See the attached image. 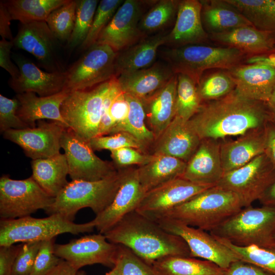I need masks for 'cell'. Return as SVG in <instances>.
I'll return each instance as SVG.
<instances>
[{"label":"cell","mask_w":275,"mask_h":275,"mask_svg":"<svg viewBox=\"0 0 275 275\" xmlns=\"http://www.w3.org/2000/svg\"><path fill=\"white\" fill-rule=\"evenodd\" d=\"M110 152L112 162L117 170L146 164L154 157L153 154L132 147H124Z\"/></svg>","instance_id":"cell-50"},{"label":"cell","mask_w":275,"mask_h":275,"mask_svg":"<svg viewBox=\"0 0 275 275\" xmlns=\"http://www.w3.org/2000/svg\"><path fill=\"white\" fill-rule=\"evenodd\" d=\"M151 266L156 275H224V272L212 262L182 256L164 257Z\"/></svg>","instance_id":"cell-35"},{"label":"cell","mask_w":275,"mask_h":275,"mask_svg":"<svg viewBox=\"0 0 275 275\" xmlns=\"http://www.w3.org/2000/svg\"><path fill=\"white\" fill-rule=\"evenodd\" d=\"M22 244L0 246V275H12L15 259Z\"/></svg>","instance_id":"cell-52"},{"label":"cell","mask_w":275,"mask_h":275,"mask_svg":"<svg viewBox=\"0 0 275 275\" xmlns=\"http://www.w3.org/2000/svg\"><path fill=\"white\" fill-rule=\"evenodd\" d=\"M163 57L175 74H183L198 85L204 72L219 68L228 70L241 64L248 56L234 48L199 44L173 47L163 52Z\"/></svg>","instance_id":"cell-6"},{"label":"cell","mask_w":275,"mask_h":275,"mask_svg":"<svg viewBox=\"0 0 275 275\" xmlns=\"http://www.w3.org/2000/svg\"><path fill=\"white\" fill-rule=\"evenodd\" d=\"M203 102L225 97L236 88V85L226 70H222L202 77L198 85Z\"/></svg>","instance_id":"cell-41"},{"label":"cell","mask_w":275,"mask_h":275,"mask_svg":"<svg viewBox=\"0 0 275 275\" xmlns=\"http://www.w3.org/2000/svg\"><path fill=\"white\" fill-rule=\"evenodd\" d=\"M256 29L275 36V1L226 0Z\"/></svg>","instance_id":"cell-36"},{"label":"cell","mask_w":275,"mask_h":275,"mask_svg":"<svg viewBox=\"0 0 275 275\" xmlns=\"http://www.w3.org/2000/svg\"><path fill=\"white\" fill-rule=\"evenodd\" d=\"M55 238L41 241L31 275H47L62 259L54 253Z\"/></svg>","instance_id":"cell-48"},{"label":"cell","mask_w":275,"mask_h":275,"mask_svg":"<svg viewBox=\"0 0 275 275\" xmlns=\"http://www.w3.org/2000/svg\"><path fill=\"white\" fill-rule=\"evenodd\" d=\"M210 233L239 246H275V208L245 207Z\"/></svg>","instance_id":"cell-5"},{"label":"cell","mask_w":275,"mask_h":275,"mask_svg":"<svg viewBox=\"0 0 275 275\" xmlns=\"http://www.w3.org/2000/svg\"><path fill=\"white\" fill-rule=\"evenodd\" d=\"M105 275H121V266L119 258H118L115 265L109 271L106 273Z\"/></svg>","instance_id":"cell-61"},{"label":"cell","mask_w":275,"mask_h":275,"mask_svg":"<svg viewBox=\"0 0 275 275\" xmlns=\"http://www.w3.org/2000/svg\"><path fill=\"white\" fill-rule=\"evenodd\" d=\"M97 0L76 1V13L74 28L68 41L69 47L81 46L91 28L99 2Z\"/></svg>","instance_id":"cell-43"},{"label":"cell","mask_w":275,"mask_h":275,"mask_svg":"<svg viewBox=\"0 0 275 275\" xmlns=\"http://www.w3.org/2000/svg\"><path fill=\"white\" fill-rule=\"evenodd\" d=\"M118 52L105 44H95L66 72L63 90L68 92L91 88L116 76Z\"/></svg>","instance_id":"cell-10"},{"label":"cell","mask_w":275,"mask_h":275,"mask_svg":"<svg viewBox=\"0 0 275 275\" xmlns=\"http://www.w3.org/2000/svg\"><path fill=\"white\" fill-rule=\"evenodd\" d=\"M265 126L240 135L236 140L221 142L220 153L224 173L237 169L264 153Z\"/></svg>","instance_id":"cell-27"},{"label":"cell","mask_w":275,"mask_h":275,"mask_svg":"<svg viewBox=\"0 0 275 275\" xmlns=\"http://www.w3.org/2000/svg\"><path fill=\"white\" fill-rule=\"evenodd\" d=\"M219 140H201L197 150L186 162L181 178L193 183L214 186L223 177Z\"/></svg>","instance_id":"cell-21"},{"label":"cell","mask_w":275,"mask_h":275,"mask_svg":"<svg viewBox=\"0 0 275 275\" xmlns=\"http://www.w3.org/2000/svg\"><path fill=\"white\" fill-rule=\"evenodd\" d=\"M78 271L68 262L62 259L58 265L47 275H76Z\"/></svg>","instance_id":"cell-57"},{"label":"cell","mask_w":275,"mask_h":275,"mask_svg":"<svg viewBox=\"0 0 275 275\" xmlns=\"http://www.w3.org/2000/svg\"><path fill=\"white\" fill-rule=\"evenodd\" d=\"M176 116L188 121L199 110L203 102L198 85L188 76L177 74Z\"/></svg>","instance_id":"cell-38"},{"label":"cell","mask_w":275,"mask_h":275,"mask_svg":"<svg viewBox=\"0 0 275 275\" xmlns=\"http://www.w3.org/2000/svg\"><path fill=\"white\" fill-rule=\"evenodd\" d=\"M68 0H9L2 1L7 9L12 20L26 23L46 21L54 10L66 4Z\"/></svg>","instance_id":"cell-37"},{"label":"cell","mask_w":275,"mask_h":275,"mask_svg":"<svg viewBox=\"0 0 275 275\" xmlns=\"http://www.w3.org/2000/svg\"><path fill=\"white\" fill-rule=\"evenodd\" d=\"M122 3L123 1L121 0H102L99 3L91 28L86 40L80 46L82 49H89L95 44L99 35Z\"/></svg>","instance_id":"cell-45"},{"label":"cell","mask_w":275,"mask_h":275,"mask_svg":"<svg viewBox=\"0 0 275 275\" xmlns=\"http://www.w3.org/2000/svg\"><path fill=\"white\" fill-rule=\"evenodd\" d=\"M119 245L107 240L103 234L85 235L65 244H55L54 253L79 269L100 264L113 268L119 256Z\"/></svg>","instance_id":"cell-14"},{"label":"cell","mask_w":275,"mask_h":275,"mask_svg":"<svg viewBox=\"0 0 275 275\" xmlns=\"http://www.w3.org/2000/svg\"><path fill=\"white\" fill-rule=\"evenodd\" d=\"M265 133L264 153L275 168V125L268 122L265 126Z\"/></svg>","instance_id":"cell-55"},{"label":"cell","mask_w":275,"mask_h":275,"mask_svg":"<svg viewBox=\"0 0 275 275\" xmlns=\"http://www.w3.org/2000/svg\"><path fill=\"white\" fill-rule=\"evenodd\" d=\"M259 201L262 205L275 208V182L266 190Z\"/></svg>","instance_id":"cell-59"},{"label":"cell","mask_w":275,"mask_h":275,"mask_svg":"<svg viewBox=\"0 0 275 275\" xmlns=\"http://www.w3.org/2000/svg\"><path fill=\"white\" fill-rule=\"evenodd\" d=\"M156 222L169 233L183 239L189 248L190 257L212 262L223 269L238 260L229 248L206 231L167 217Z\"/></svg>","instance_id":"cell-13"},{"label":"cell","mask_w":275,"mask_h":275,"mask_svg":"<svg viewBox=\"0 0 275 275\" xmlns=\"http://www.w3.org/2000/svg\"><path fill=\"white\" fill-rule=\"evenodd\" d=\"M13 46L12 41L2 39L0 41V66L9 73L11 78L17 77L20 73L18 67L11 59V50Z\"/></svg>","instance_id":"cell-54"},{"label":"cell","mask_w":275,"mask_h":275,"mask_svg":"<svg viewBox=\"0 0 275 275\" xmlns=\"http://www.w3.org/2000/svg\"><path fill=\"white\" fill-rule=\"evenodd\" d=\"M243 207L238 195L214 185L173 208L162 218L210 232Z\"/></svg>","instance_id":"cell-3"},{"label":"cell","mask_w":275,"mask_h":275,"mask_svg":"<svg viewBox=\"0 0 275 275\" xmlns=\"http://www.w3.org/2000/svg\"><path fill=\"white\" fill-rule=\"evenodd\" d=\"M141 3L126 0L118 9L95 44H105L119 52L136 44L143 33L139 28L142 18Z\"/></svg>","instance_id":"cell-17"},{"label":"cell","mask_w":275,"mask_h":275,"mask_svg":"<svg viewBox=\"0 0 275 275\" xmlns=\"http://www.w3.org/2000/svg\"><path fill=\"white\" fill-rule=\"evenodd\" d=\"M210 36L214 41L236 48L249 57L268 53L275 49V36L253 26H242Z\"/></svg>","instance_id":"cell-29"},{"label":"cell","mask_w":275,"mask_h":275,"mask_svg":"<svg viewBox=\"0 0 275 275\" xmlns=\"http://www.w3.org/2000/svg\"><path fill=\"white\" fill-rule=\"evenodd\" d=\"M265 103L269 115V122L275 125V88Z\"/></svg>","instance_id":"cell-60"},{"label":"cell","mask_w":275,"mask_h":275,"mask_svg":"<svg viewBox=\"0 0 275 275\" xmlns=\"http://www.w3.org/2000/svg\"><path fill=\"white\" fill-rule=\"evenodd\" d=\"M61 147L64 150L72 180H99L114 175L118 171L112 161L97 156L89 141L70 128H65L62 132Z\"/></svg>","instance_id":"cell-12"},{"label":"cell","mask_w":275,"mask_h":275,"mask_svg":"<svg viewBox=\"0 0 275 275\" xmlns=\"http://www.w3.org/2000/svg\"><path fill=\"white\" fill-rule=\"evenodd\" d=\"M213 236L229 248L238 260L257 266L275 274V246H239L223 238Z\"/></svg>","instance_id":"cell-39"},{"label":"cell","mask_w":275,"mask_h":275,"mask_svg":"<svg viewBox=\"0 0 275 275\" xmlns=\"http://www.w3.org/2000/svg\"><path fill=\"white\" fill-rule=\"evenodd\" d=\"M186 166V162L176 157L154 155L153 159L149 163L137 167L140 184L146 193L181 177Z\"/></svg>","instance_id":"cell-34"},{"label":"cell","mask_w":275,"mask_h":275,"mask_svg":"<svg viewBox=\"0 0 275 275\" xmlns=\"http://www.w3.org/2000/svg\"><path fill=\"white\" fill-rule=\"evenodd\" d=\"M32 177L49 196L56 197L68 183L69 168L65 154L33 159Z\"/></svg>","instance_id":"cell-33"},{"label":"cell","mask_w":275,"mask_h":275,"mask_svg":"<svg viewBox=\"0 0 275 275\" xmlns=\"http://www.w3.org/2000/svg\"><path fill=\"white\" fill-rule=\"evenodd\" d=\"M41 241L23 243L12 269V275H31Z\"/></svg>","instance_id":"cell-51"},{"label":"cell","mask_w":275,"mask_h":275,"mask_svg":"<svg viewBox=\"0 0 275 275\" xmlns=\"http://www.w3.org/2000/svg\"><path fill=\"white\" fill-rule=\"evenodd\" d=\"M175 73L169 65L156 63L135 72L117 77L123 92L144 101L165 86Z\"/></svg>","instance_id":"cell-26"},{"label":"cell","mask_w":275,"mask_h":275,"mask_svg":"<svg viewBox=\"0 0 275 275\" xmlns=\"http://www.w3.org/2000/svg\"><path fill=\"white\" fill-rule=\"evenodd\" d=\"M15 60L20 73L17 77L11 78L9 84L17 94L33 92L45 97L63 90L65 71L45 72L23 58Z\"/></svg>","instance_id":"cell-20"},{"label":"cell","mask_w":275,"mask_h":275,"mask_svg":"<svg viewBox=\"0 0 275 275\" xmlns=\"http://www.w3.org/2000/svg\"><path fill=\"white\" fill-rule=\"evenodd\" d=\"M275 182V168L263 153L245 165L225 173L216 185L234 192L244 207L261 198Z\"/></svg>","instance_id":"cell-11"},{"label":"cell","mask_w":275,"mask_h":275,"mask_svg":"<svg viewBox=\"0 0 275 275\" xmlns=\"http://www.w3.org/2000/svg\"><path fill=\"white\" fill-rule=\"evenodd\" d=\"M103 234L109 242L127 248L150 265L164 257L190 255L182 238L136 211L125 215Z\"/></svg>","instance_id":"cell-2"},{"label":"cell","mask_w":275,"mask_h":275,"mask_svg":"<svg viewBox=\"0 0 275 275\" xmlns=\"http://www.w3.org/2000/svg\"><path fill=\"white\" fill-rule=\"evenodd\" d=\"M145 191L141 186L137 167L124 169L120 187L111 204L91 220L99 233L104 234L125 215L135 211Z\"/></svg>","instance_id":"cell-18"},{"label":"cell","mask_w":275,"mask_h":275,"mask_svg":"<svg viewBox=\"0 0 275 275\" xmlns=\"http://www.w3.org/2000/svg\"><path fill=\"white\" fill-rule=\"evenodd\" d=\"M124 169L99 180H71L45 211L49 215L59 214L71 221L77 212L85 208H90L96 215L99 214L113 202L121 183Z\"/></svg>","instance_id":"cell-4"},{"label":"cell","mask_w":275,"mask_h":275,"mask_svg":"<svg viewBox=\"0 0 275 275\" xmlns=\"http://www.w3.org/2000/svg\"><path fill=\"white\" fill-rule=\"evenodd\" d=\"M203 27L211 35L228 32L238 28L253 26L226 0L200 1Z\"/></svg>","instance_id":"cell-31"},{"label":"cell","mask_w":275,"mask_h":275,"mask_svg":"<svg viewBox=\"0 0 275 275\" xmlns=\"http://www.w3.org/2000/svg\"><path fill=\"white\" fill-rule=\"evenodd\" d=\"M168 34L160 33L152 36L118 52L116 77L149 67L155 60L159 47L167 43Z\"/></svg>","instance_id":"cell-32"},{"label":"cell","mask_w":275,"mask_h":275,"mask_svg":"<svg viewBox=\"0 0 275 275\" xmlns=\"http://www.w3.org/2000/svg\"><path fill=\"white\" fill-rule=\"evenodd\" d=\"M119 245V256L121 275H156L147 264L127 248Z\"/></svg>","instance_id":"cell-49"},{"label":"cell","mask_w":275,"mask_h":275,"mask_svg":"<svg viewBox=\"0 0 275 275\" xmlns=\"http://www.w3.org/2000/svg\"><path fill=\"white\" fill-rule=\"evenodd\" d=\"M179 1L162 0L154 5L139 22V28L143 32H153L168 24L177 15Z\"/></svg>","instance_id":"cell-44"},{"label":"cell","mask_w":275,"mask_h":275,"mask_svg":"<svg viewBox=\"0 0 275 275\" xmlns=\"http://www.w3.org/2000/svg\"><path fill=\"white\" fill-rule=\"evenodd\" d=\"M76 6V1L68 0L53 10L46 19L45 21L57 39L69 40L74 26Z\"/></svg>","instance_id":"cell-42"},{"label":"cell","mask_w":275,"mask_h":275,"mask_svg":"<svg viewBox=\"0 0 275 275\" xmlns=\"http://www.w3.org/2000/svg\"><path fill=\"white\" fill-rule=\"evenodd\" d=\"M68 93L62 90L45 97L38 96L33 92L17 94L15 98L19 103L17 115L30 128L35 127L37 121L44 119L58 122L69 128L61 113V105Z\"/></svg>","instance_id":"cell-25"},{"label":"cell","mask_w":275,"mask_h":275,"mask_svg":"<svg viewBox=\"0 0 275 275\" xmlns=\"http://www.w3.org/2000/svg\"><path fill=\"white\" fill-rule=\"evenodd\" d=\"M201 10L200 1L179 2L175 24L168 34L166 43L178 47L206 41L208 35L203 25Z\"/></svg>","instance_id":"cell-24"},{"label":"cell","mask_w":275,"mask_h":275,"mask_svg":"<svg viewBox=\"0 0 275 275\" xmlns=\"http://www.w3.org/2000/svg\"><path fill=\"white\" fill-rule=\"evenodd\" d=\"M66 128L53 121L37 122L34 128L10 129L3 134L5 139L20 146L25 155L33 159L46 158L60 153L61 137Z\"/></svg>","instance_id":"cell-16"},{"label":"cell","mask_w":275,"mask_h":275,"mask_svg":"<svg viewBox=\"0 0 275 275\" xmlns=\"http://www.w3.org/2000/svg\"><path fill=\"white\" fill-rule=\"evenodd\" d=\"M94 151H110L124 147H132L148 153L146 147L130 133L122 131L111 135L97 136L89 141Z\"/></svg>","instance_id":"cell-46"},{"label":"cell","mask_w":275,"mask_h":275,"mask_svg":"<svg viewBox=\"0 0 275 275\" xmlns=\"http://www.w3.org/2000/svg\"><path fill=\"white\" fill-rule=\"evenodd\" d=\"M76 275H86V272L82 270H78Z\"/></svg>","instance_id":"cell-62"},{"label":"cell","mask_w":275,"mask_h":275,"mask_svg":"<svg viewBox=\"0 0 275 275\" xmlns=\"http://www.w3.org/2000/svg\"><path fill=\"white\" fill-rule=\"evenodd\" d=\"M111 80L88 89L69 92L61 105V113L68 127L88 141L98 135Z\"/></svg>","instance_id":"cell-8"},{"label":"cell","mask_w":275,"mask_h":275,"mask_svg":"<svg viewBox=\"0 0 275 275\" xmlns=\"http://www.w3.org/2000/svg\"><path fill=\"white\" fill-rule=\"evenodd\" d=\"M245 96L266 102L275 88V67L266 64H239L226 70Z\"/></svg>","instance_id":"cell-23"},{"label":"cell","mask_w":275,"mask_h":275,"mask_svg":"<svg viewBox=\"0 0 275 275\" xmlns=\"http://www.w3.org/2000/svg\"><path fill=\"white\" fill-rule=\"evenodd\" d=\"M212 186L177 178L146 192L135 211L156 222L173 208Z\"/></svg>","instance_id":"cell-15"},{"label":"cell","mask_w":275,"mask_h":275,"mask_svg":"<svg viewBox=\"0 0 275 275\" xmlns=\"http://www.w3.org/2000/svg\"><path fill=\"white\" fill-rule=\"evenodd\" d=\"M94 228L91 221L76 224L59 214L44 218L28 216L16 219H1L0 246L19 242L42 241L64 233L91 232Z\"/></svg>","instance_id":"cell-7"},{"label":"cell","mask_w":275,"mask_h":275,"mask_svg":"<svg viewBox=\"0 0 275 275\" xmlns=\"http://www.w3.org/2000/svg\"><path fill=\"white\" fill-rule=\"evenodd\" d=\"M245 63L266 64L275 67V49L268 53L249 57L246 58Z\"/></svg>","instance_id":"cell-58"},{"label":"cell","mask_w":275,"mask_h":275,"mask_svg":"<svg viewBox=\"0 0 275 275\" xmlns=\"http://www.w3.org/2000/svg\"><path fill=\"white\" fill-rule=\"evenodd\" d=\"M10 15L2 1L0 3V35L2 39L13 41L10 29Z\"/></svg>","instance_id":"cell-56"},{"label":"cell","mask_w":275,"mask_h":275,"mask_svg":"<svg viewBox=\"0 0 275 275\" xmlns=\"http://www.w3.org/2000/svg\"><path fill=\"white\" fill-rule=\"evenodd\" d=\"M57 40L46 22L39 21L20 23L13 42L14 46L32 54L46 69L53 70Z\"/></svg>","instance_id":"cell-22"},{"label":"cell","mask_w":275,"mask_h":275,"mask_svg":"<svg viewBox=\"0 0 275 275\" xmlns=\"http://www.w3.org/2000/svg\"><path fill=\"white\" fill-rule=\"evenodd\" d=\"M224 275H275L257 266L240 260L224 269Z\"/></svg>","instance_id":"cell-53"},{"label":"cell","mask_w":275,"mask_h":275,"mask_svg":"<svg viewBox=\"0 0 275 275\" xmlns=\"http://www.w3.org/2000/svg\"><path fill=\"white\" fill-rule=\"evenodd\" d=\"M125 94L129 106L127 131L142 143L146 147L148 152L155 138L146 125L143 103L137 98L126 93Z\"/></svg>","instance_id":"cell-40"},{"label":"cell","mask_w":275,"mask_h":275,"mask_svg":"<svg viewBox=\"0 0 275 275\" xmlns=\"http://www.w3.org/2000/svg\"><path fill=\"white\" fill-rule=\"evenodd\" d=\"M18 101L15 98H8L0 94V132L3 134L10 129L30 128L17 115Z\"/></svg>","instance_id":"cell-47"},{"label":"cell","mask_w":275,"mask_h":275,"mask_svg":"<svg viewBox=\"0 0 275 275\" xmlns=\"http://www.w3.org/2000/svg\"><path fill=\"white\" fill-rule=\"evenodd\" d=\"M201 140L240 136L269 122L265 102L250 98L235 88L220 99L203 102L188 120Z\"/></svg>","instance_id":"cell-1"},{"label":"cell","mask_w":275,"mask_h":275,"mask_svg":"<svg viewBox=\"0 0 275 275\" xmlns=\"http://www.w3.org/2000/svg\"><path fill=\"white\" fill-rule=\"evenodd\" d=\"M129 109L125 94L120 88L117 77H114L104 98L99 130L96 136L127 131Z\"/></svg>","instance_id":"cell-30"},{"label":"cell","mask_w":275,"mask_h":275,"mask_svg":"<svg viewBox=\"0 0 275 275\" xmlns=\"http://www.w3.org/2000/svg\"><path fill=\"white\" fill-rule=\"evenodd\" d=\"M31 176L22 179H11L8 175L0 178L1 219H16L39 209L45 210L53 202Z\"/></svg>","instance_id":"cell-9"},{"label":"cell","mask_w":275,"mask_h":275,"mask_svg":"<svg viewBox=\"0 0 275 275\" xmlns=\"http://www.w3.org/2000/svg\"><path fill=\"white\" fill-rule=\"evenodd\" d=\"M177 75L175 74L167 85L149 98L142 101L146 125L158 138L176 116Z\"/></svg>","instance_id":"cell-28"},{"label":"cell","mask_w":275,"mask_h":275,"mask_svg":"<svg viewBox=\"0 0 275 275\" xmlns=\"http://www.w3.org/2000/svg\"><path fill=\"white\" fill-rule=\"evenodd\" d=\"M201 139L188 121L175 116L149 149V153L165 155L187 162L198 148Z\"/></svg>","instance_id":"cell-19"}]
</instances>
